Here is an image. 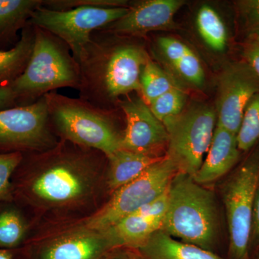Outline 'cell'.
I'll list each match as a JSON object with an SVG mask.
<instances>
[{"label": "cell", "instance_id": "1", "mask_svg": "<svg viewBox=\"0 0 259 259\" xmlns=\"http://www.w3.org/2000/svg\"><path fill=\"white\" fill-rule=\"evenodd\" d=\"M148 59L139 44H112L105 32H94L78 64L79 98L104 110L109 103L118 105L121 97L140 93L141 74Z\"/></svg>", "mask_w": 259, "mask_h": 259}, {"label": "cell", "instance_id": "2", "mask_svg": "<svg viewBox=\"0 0 259 259\" xmlns=\"http://www.w3.org/2000/svg\"><path fill=\"white\" fill-rule=\"evenodd\" d=\"M99 151L76 146L56 145L34 156L31 170L20 187L28 199L51 207L79 202L91 194L99 164Z\"/></svg>", "mask_w": 259, "mask_h": 259}, {"label": "cell", "instance_id": "3", "mask_svg": "<svg viewBox=\"0 0 259 259\" xmlns=\"http://www.w3.org/2000/svg\"><path fill=\"white\" fill-rule=\"evenodd\" d=\"M161 230L179 241L211 250L218 231L214 194L190 175L177 173L168 187V207Z\"/></svg>", "mask_w": 259, "mask_h": 259}, {"label": "cell", "instance_id": "4", "mask_svg": "<svg viewBox=\"0 0 259 259\" xmlns=\"http://www.w3.org/2000/svg\"><path fill=\"white\" fill-rule=\"evenodd\" d=\"M34 30L33 49L28 66L9 85L19 106L34 103L58 89L79 90L81 82L79 64L67 45L44 29L34 26Z\"/></svg>", "mask_w": 259, "mask_h": 259}, {"label": "cell", "instance_id": "5", "mask_svg": "<svg viewBox=\"0 0 259 259\" xmlns=\"http://www.w3.org/2000/svg\"><path fill=\"white\" fill-rule=\"evenodd\" d=\"M44 97L51 127L64 141L95 150L106 158L120 149L122 135L116 129L108 110L56 92Z\"/></svg>", "mask_w": 259, "mask_h": 259}, {"label": "cell", "instance_id": "6", "mask_svg": "<svg viewBox=\"0 0 259 259\" xmlns=\"http://www.w3.org/2000/svg\"><path fill=\"white\" fill-rule=\"evenodd\" d=\"M223 188L231 259H250L252 216L259 185V143Z\"/></svg>", "mask_w": 259, "mask_h": 259}, {"label": "cell", "instance_id": "7", "mask_svg": "<svg viewBox=\"0 0 259 259\" xmlns=\"http://www.w3.org/2000/svg\"><path fill=\"white\" fill-rule=\"evenodd\" d=\"M129 8L83 5L73 9L54 10L38 8L30 23L51 32L67 45L79 64L93 32L125 16Z\"/></svg>", "mask_w": 259, "mask_h": 259}, {"label": "cell", "instance_id": "8", "mask_svg": "<svg viewBox=\"0 0 259 259\" xmlns=\"http://www.w3.org/2000/svg\"><path fill=\"white\" fill-rule=\"evenodd\" d=\"M215 110L196 105L163 123L168 133L166 156L178 173L193 177L208 152L215 129Z\"/></svg>", "mask_w": 259, "mask_h": 259}, {"label": "cell", "instance_id": "9", "mask_svg": "<svg viewBox=\"0 0 259 259\" xmlns=\"http://www.w3.org/2000/svg\"><path fill=\"white\" fill-rule=\"evenodd\" d=\"M178 173L166 155L127 185L115 191L102 209L89 218L86 228L102 231L157 198L169 187Z\"/></svg>", "mask_w": 259, "mask_h": 259}, {"label": "cell", "instance_id": "10", "mask_svg": "<svg viewBox=\"0 0 259 259\" xmlns=\"http://www.w3.org/2000/svg\"><path fill=\"white\" fill-rule=\"evenodd\" d=\"M45 97L25 106L0 110V153L48 151L56 146Z\"/></svg>", "mask_w": 259, "mask_h": 259}, {"label": "cell", "instance_id": "11", "mask_svg": "<svg viewBox=\"0 0 259 259\" xmlns=\"http://www.w3.org/2000/svg\"><path fill=\"white\" fill-rule=\"evenodd\" d=\"M259 93V76L244 60L231 63L218 79L217 125L238 134L245 108Z\"/></svg>", "mask_w": 259, "mask_h": 259}, {"label": "cell", "instance_id": "12", "mask_svg": "<svg viewBox=\"0 0 259 259\" xmlns=\"http://www.w3.org/2000/svg\"><path fill=\"white\" fill-rule=\"evenodd\" d=\"M118 106L126 122L121 148L152 157L163 156L160 153L167 150L168 133L141 97H127Z\"/></svg>", "mask_w": 259, "mask_h": 259}, {"label": "cell", "instance_id": "13", "mask_svg": "<svg viewBox=\"0 0 259 259\" xmlns=\"http://www.w3.org/2000/svg\"><path fill=\"white\" fill-rule=\"evenodd\" d=\"M185 5L182 0H145L129 6L125 16L99 30L120 36L141 37L173 28L174 18Z\"/></svg>", "mask_w": 259, "mask_h": 259}, {"label": "cell", "instance_id": "14", "mask_svg": "<svg viewBox=\"0 0 259 259\" xmlns=\"http://www.w3.org/2000/svg\"><path fill=\"white\" fill-rule=\"evenodd\" d=\"M112 250L101 232L86 228L47 242L30 252V259H103Z\"/></svg>", "mask_w": 259, "mask_h": 259}, {"label": "cell", "instance_id": "15", "mask_svg": "<svg viewBox=\"0 0 259 259\" xmlns=\"http://www.w3.org/2000/svg\"><path fill=\"white\" fill-rule=\"evenodd\" d=\"M241 152L236 135L216 125L208 152L194 180L203 185L219 180L236 166Z\"/></svg>", "mask_w": 259, "mask_h": 259}, {"label": "cell", "instance_id": "16", "mask_svg": "<svg viewBox=\"0 0 259 259\" xmlns=\"http://www.w3.org/2000/svg\"><path fill=\"white\" fill-rule=\"evenodd\" d=\"M163 221L133 213L101 232L112 249L131 248L139 249L153 233L161 229Z\"/></svg>", "mask_w": 259, "mask_h": 259}, {"label": "cell", "instance_id": "17", "mask_svg": "<svg viewBox=\"0 0 259 259\" xmlns=\"http://www.w3.org/2000/svg\"><path fill=\"white\" fill-rule=\"evenodd\" d=\"M44 5V0H0V50L15 47L22 31L34 12Z\"/></svg>", "mask_w": 259, "mask_h": 259}, {"label": "cell", "instance_id": "18", "mask_svg": "<svg viewBox=\"0 0 259 259\" xmlns=\"http://www.w3.org/2000/svg\"><path fill=\"white\" fill-rule=\"evenodd\" d=\"M138 250L146 259H223L211 250L175 239L161 230Z\"/></svg>", "mask_w": 259, "mask_h": 259}, {"label": "cell", "instance_id": "19", "mask_svg": "<svg viewBox=\"0 0 259 259\" xmlns=\"http://www.w3.org/2000/svg\"><path fill=\"white\" fill-rule=\"evenodd\" d=\"M162 157H152L120 148L107 158L109 187L112 190H118L141 176Z\"/></svg>", "mask_w": 259, "mask_h": 259}, {"label": "cell", "instance_id": "20", "mask_svg": "<svg viewBox=\"0 0 259 259\" xmlns=\"http://www.w3.org/2000/svg\"><path fill=\"white\" fill-rule=\"evenodd\" d=\"M34 36V26L29 22L15 47L0 50V88L9 86L25 71L33 49Z\"/></svg>", "mask_w": 259, "mask_h": 259}, {"label": "cell", "instance_id": "21", "mask_svg": "<svg viewBox=\"0 0 259 259\" xmlns=\"http://www.w3.org/2000/svg\"><path fill=\"white\" fill-rule=\"evenodd\" d=\"M196 25L204 42L213 51L222 52L228 44V31L222 18L209 5L201 7L196 18Z\"/></svg>", "mask_w": 259, "mask_h": 259}, {"label": "cell", "instance_id": "22", "mask_svg": "<svg viewBox=\"0 0 259 259\" xmlns=\"http://www.w3.org/2000/svg\"><path fill=\"white\" fill-rule=\"evenodd\" d=\"M178 86L171 76L149 59L141 74L139 96L149 105L158 97Z\"/></svg>", "mask_w": 259, "mask_h": 259}, {"label": "cell", "instance_id": "23", "mask_svg": "<svg viewBox=\"0 0 259 259\" xmlns=\"http://www.w3.org/2000/svg\"><path fill=\"white\" fill-rule=\"evenodd\" d=\"M26 229V223L16 209L0 211V248H17L23 242Z\"/></svg>", "mask_w": 259, "mask_h": 259}, {"label": "cell", "instance_id": "24", "mask_svg": "<svg viewBox=\"0 0 259 259\" xmlns=\"http://www.w3.org/2000/svg\"><path fill=\"white\" fill-rule=\"evenodd\" d=\"M240 151H250L259 143V93L255 95L245 108L244 115L237 134Z\"/></svg>", "mask_w": 259, "mask_h": 259}, {"label": "cell", "instance_id": "25", "mask_svg": "<svg viewBox=\"0 0 259 259\" xmlns=\"http://www.w3.org/2000/svg\"><path fill=\"white\" fill-rule=\"evenodd\" d=\"M186 100L187 95L178 86L158 97L148 107L155 117L163 124L184 111Z\"/></svg>", "mask_w": 259, "mask_h": 259}, {"label": "cell", "instance_id": "26", "mask_svg": "<svg viewBox=\"0 0 259 259\" xmlns=\"http://www.w3.org/2000/svg\"><path fill=\"white\" fill-rule=\"evenodd\" d=\"M172 68L181 78L195 87H202L204 82V72L198 56L190 50L181 60L172 65Z\"/></svg>", "mask_w": 259, "mask_h": 259}, {"label": "cell", "instance_id": "27", "mask_svg": "<svg viewBox=\"0 0 259 259\" xmlns=\"http://www.w3.org/2000/svg\"><path fill=\"white\" fill-rule=\"evenodd\" d=\"M23 157V153L20 152L0 153V202L10 198V180Z\"/></svg>", "mask_w": 259, "mask_h": 259}, {"label": "cell", "instance_id": "28", "mask_svg": "<svg viewBox=\"0 0 259 259\" xmlns=\"http://www.w3.org/2000/svg\"><path fill=\"white\" fill-rule=\"evenodd\" d=\"M235 5L237 14L246 34L259 30V0H240Z\"/></svg>", "mask_w": 259, "mask_h": 259}, {"label": "cell", "instance_id": "29", "mask_svg": "<svg viewBox=\"0 0 259 259\" xmlns=\"http://www.w3.org/2000/svg\"><path fill=\"white\" fill-rule=\"evenodd\" d=\"M158 47L171 66L181 60L191 50L184 42L170 37L158 38Z\"/></svg>", "mask_w": 259, "mask_h": 259}, {"label": "cell", "instance_id": "30", "mask_svg": "<svg viewBox=\"0 0 259 259\" xmlns=\"http://www.w3.org/2000/svg\"><path fill=\"white\" fill-rule=\"evenodd\" d=\"M243 60L259 76V30L246 34L243 44Z\"/></svg>", "mask_w": 259, "mask_h": 259}, {"label": "cell", "instance_id": "31", "mask_svg": "<svg viewBox=\"0 0 259 259\" xmlns=\"http://www.w3.org/2000/svg\"><path fill=\"white\" fill-rule=\"evenodd\" d=\"M168 207V188L157 198L153 199L149 203L145 204L142 207L134 213L146 216V217L158 218L163 221ZM133 214V213H132Z\"/></svg>", "mask_w": 259, "mask_h": 259}, {"label": "cell", "instance_id": "32", "mask_svg": "<svg viewBox=\"0 0 259 259\" xmlns=\"http://www.w3.org/2000/svg\"><path fill=\"white\" fill-rule=\"evenodd\" d=\"M259 248V185L255 194L252 216L251 234H250V248Z\"/></svg>", "mask_w": 259, "mask_h": 259}, {"label": "cell", "instance_id": "33", "mask_svg": "<svg viewBox=\"0 0 259 259\" xmlns=\"http://www.w3.org/2000/svg\"><path fill=\"white\" fill-rule=\"evenodd\" d=\"M103 259H146L138 249L116 248L110 250Z\"/></svg>", "mask_w": 259, "mask_h": 259}, {"label": "cell", "instance_id": "34", "mask_svg": "<svg viewBox=\"0 0 259 259\" xmlns=\"http://www.w3.org/2000/svg\"><path fill=\"white\" fill-rule=\"evenodd\" d=\"M19 107L18 99L10 86L0 88V110Z\"/></svg>", "mask_w": 259, "mask_h": 259}, {"label": "cell", "instance_id": "35", "mask_svg": "<svg viewBox=\"0 0 259 259\" xmlns=\"http://www.w3.org/2000/svg\"><path fill=\"white\" fill-rule=\"evenodd\" d=\"M0 259H13V255L10 250L0 248Z\"/></svg>", "mask_w": 259, "mask_h": 259}, {"label": "cell", "instance_id": "36", "mask_svg": "<svg viewBox=\"0 0 259 259\" xmlns=\"http://www.w3.org/2000/svg\"><path fill=\"white\" fill-rule=\"evenodd\" d=\"M257 259H259V257H258V258H257Z\"/></svg>", "mask_w": 259, "mask_h": 259}]
</instances>
